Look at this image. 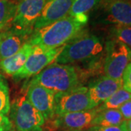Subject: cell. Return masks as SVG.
Listing matches in <instances>:
<instances>
[{
	"mask_svg": "<svg viewBox=\"0 0 131 131\" xmlns=\"http://www.w3.org/2000/svg\"><path fill=\"white\" fill-rule=\"evenodd\" d=\"M34 46L27 42L13 56L0 61V69L5 74L13 76L17 74L22 69L31 53Z\"/></svg>",
	"mask_w": 131,
	"mask_h": 131,
	"instance_id": "15",
	"label": "cell"
},
{
	"mask_svg": "<svg viewBox=\"0 0 131 131\" xmlns=\"http://www.w3.org/2000/svg\"><path fill=\"white\" fill-rule=\"evenodd\" d=\"M96 108L78 112L66 113L55 115L53 126L62 130H78L91 127V123L98 114Z\"/></svg>",
	"mask_w": 131,
	"mask_h": 131,
	"instance_id": "11",
	"label": "cell"
},
{
	"mask_svg": "<svg viewBox=\"0 0 131 131\" xmlns=\"http://www.w3.org/2000/svg\"><path fill=\"white\" fill-rule=\"evenodd\" d=\"M10 131H15V130H10Z\"/></svg>",
	"mask_w": 131,
	"mask_h": 131,
	"instance_id": "30",
	"label": "cell"
},
{
	"mask_svg": "<svg viewBox=\"0 0 131 131\" xmlns=\"http://www.w3.org/2000/svg\"><path fill=\"white\" fill-rule=\"evenodd\" d=\"M11 130H13V125L9 117L0 115V131H10Z\"/></svg>",
	"mask_w": 131,
	"mask_h": 131,
	"instance_id": "24",
	"label": "cell"
},
{
	"mask_svg": "<svg viewBox=\"0 0 131 131\" xmlns=\"http://www.w3.org/2000/svg\"><path fill=\"white\" fill-rule=\"evenodd\" d=\"M121 88L122 79L116 80L106 76L101 77L91 82L88 90L92 108L98 107Z\"/></svg>",
	"mask_w": 131,
	"mask_h": 131,
	"instance_id": "12",
	"label": "cell"
},
{
	"mask_svg": "<svg viewBox=\"0 0 131 131\" xmlns=\"http://www.w3.org/2000/svg\"><path fill=\"white\" fill-rule=\"evenodd\" d=\"M47 1V2H51V1H52V0H46Z\"/></svg>",
	"mask_w": 131,
	"mask_h": 131,
	"instance_id": "29",
	"label": "cell"
},
{
	"mask_svg": "<svg viewBox=\"0 0 131 131\" xmlns=\"http://www.w3.org/2000/svg\"><path fill=\"white\" fill-rule=\"evenodd\" d=\"M98 7V22L103 24L131 26V1L101 0Z\"/></svg>",
	"mask_w": 131,
	"mask_h": 131,
	"instance_id": "6",
	"label": "cell"
},
{
	"mask_svg": "<svg viewBox=\"0 0 131 131\" xmlns=\"http://www.w3.org/2000/svg\"><path fill=\"white\" fill-rule=\"evenodd\" d=\"M100 127L98 126H91L85 129H82V130H62V131H98Z\"/></svg>",
	"mask_w": 131,
	"mask_h": 131,
	"instance_id": "26",
	"label": "cell"
},
{
	"mask_svg": "<svg viewBox=\"0 0 131 131\" xmlns=\"http://www.w3.org/2000/svg\"><path fill=\"white\" fill-rule=\"evenodd\" d=\"M12 1H13V2H16V3H18V2L19 1H20V0H12Z\"/></svg>",
	"mask_w": 131,
	"mask_h": 131,
	"instance_id": "28",
	"label": "cell"
},
{
	"mask_svg": "<svg viewBox=\"0 0 131 131\" xmlns=\"http://www.w3.org/2000/svg\"><path fill=\"white\" fill-rule=\"evenodd\" d=\"M74 0H52L47 2L34 26V31L44 28L69 15Z\"/></svg>",
	"mask_w": 131,
	"mask_h": 131,
	"instance_id": "13",
	"label": "cell"
},
{
	"mask_svg": "<svg viewBox=\"0 0 131 131\" xmlns=\"http://www.w3.org/2000/svg\"><path fill=\"white\" fill-rule=\"evenodd\" d=\"M112 34L115 39L122 42L131 49V26H114L112 28Z\"/></svg>",
	"mask_w": 131,
	"mask_h": 131,
	"instance_id": "21",
	"label": "cell"
},
{
	"mask_svg": "<svg viewBox=\"0 0 131 131\" xmlns=\"http://www.w3.org/2000/svg\"><path fill=\"white\" fill-rule=\"evenodd\" d=\"M98 131H127L125 121L122 124L117 126H110V127H100Z\"/></svg>",
	"mask_w": 131,
	"mask_h": 131,
	"instance_id": "25",
	"label": "cell"
},
{
	"mask_svg": "<svg viewBox=\"0 0 131 131\" xmlns=\"http://www.w3.org/2000/svg\"><path fill=\"white\" fill-rule=\"evenodd\" d=\"M106 52L103 66L105 75L112 79H122L124 71L131 62V49L114 39L106 42Z\"/></svg>",
	"mask_w": 131,
	"mask_h": 131,
	"instance_id": "5",
	"label": "cell"
},
{
	"mask_svg": "<svg viewBox=\"0 0 131 131\" xmlns=\"http://www.w3.org/2000/svg\"><path fill=\"white\" fill-rule=\"evenodd\" d=\"M125 125L127 131H131V119L125 121Z\"/></svg>",
	"mask_w": 131,
	"mask_h": 131,
	"instance_id": "27",
	"label": "cell"
},
{
	"mask_svg": "<svg viewBox=\"0 0 131 131\" xmlns=\"http://www.w3.org/2000/svg\"><path fill=\"white\" fill-rule=\"evenodd\" d=\"M55 94L40 85L28 84L26 97L45 120H50L55 117Z\"/></svg>",
	"mask_w": 131,
	"mask_h": 131,
	"instance_id": "10",
	"label": "cell"
},
{
	"mask_svg": "<svg viewBox=\"0 0 131 131\" xmlns=\"http://www.w3.org/2000/svg\"><path fill=\"white\" fill-rule=\"evenodd\" d=\"M103 51L101 39L93 34L81 33L63 46L56 63L68 65L96 57Z\"/></svg>",
	"mask_w": 131,
	"mask_h": 131,
	"instance_id": "3",
	"label": "cell"
},
{
	"mask_svg": "<svg viewBox=\"0 0 131 131\" xmlns=\"http://www.w3.org/2000/svg\"><path fill=\"white\" fill-rule=\"evenodd\" d=\"M17 4L12 0H0V32L9 27L14 18Z\"/></svg>",
	"mask_w": 131,
	"mask_h": 131,
	"instance_id": "18",
	"label": "cell"
},
{
	"mask_svg": "<svg viewBox=\"0 0 131 131\" xmlns=\"http://www.w3.org/2000/svg\"><path fill=\"white\" fill-rule=\"evenodd\" d=\"M122 88L131 93V62L124 71L122 77Z\"/></svg>",
	"mask_w": 131,
	"mask_h": 131,
	"instance_id": "22",
	"label": "cell"
},
{
	"mask_svg": "<svg viewBox=\"0 0 131 131\" xmlns=\"http://www.w3.org/2000/svg\"><path fill=\"white\" fill-rule=\"evenodd\" d=\"M10 110V98L8 83L5 77L0 74V115H5Z\"/></svg>",
	"mask_w": 131,
	"mask_h": 131,
	"instance_id": "20",
	"label": "cell"
},
{
	"mask_svg": "<svg viewBox=\"0 0 131 131\" xmlns=\"http://www.w3.org/2000/svg\"><path fill=\"white\" fill-rule=\"evenodd\" d=\"M46 4V0H20L9 28L31 34Z\"/></svg>",
	"mask_w": 131,
	"mask_h": 131,
	"instance_id": "7",
	"label": "cell"
},
{
	"mask_svg": "<svg viewBox=\"0 0 131 131\" xmlns=\"http://www.w3.org/2000/svg\"><path fill=\"white\" fill-rule=\"evenodd\" d=\"M63 48V46L52 49L34 46L32 52L24 66L13 77L16 80H22L30 77H34L56 61Z\"/></svg>",
	"mask_w": 131,
	"mask_h": 131,
	"instance_id": "9",
	"label": "cell"
},
{
	"mask_svg": "<svg viewBox=\"0 0 131 131\" xmlns=\"http://www.w3.org/2000/svg\"><path fill=\"white\" fill-rule=\"evenodd\" d=\"M118 110L121 113L122 117L125 121L131 119V100L122 104L118 108Z\"/></svg>",
	"mask_w": 131,
	"mask_h": 131,
	"instance_id": "23",
	"label": "cell"
},
{
	"mask_svg": "<svg viewBox=\"0 0 131 131\" xmlns=\"http://www.w3.org/2000/svg\"><path fill=\"white\" fill-rule=\"evenodd\" d=\"M125 121L118 109H105L98 112L92 121L91 126H117L122 124Z\"/></svg>",
	"mask_w": 131,
	"mask_h": 131,
	"instance_id": "16",
	"label": "cell"
},
{
	"mask_svg": "<svg viewBox=\"0 0 131 131\" xmlns=\"http://www.w3.org/2000/svg\"><path fill=\"white\" fill-rule=\"evenodd\" d=\"M93 109L88 88L80 85L63 93L55 94V115Z\"/></svg>",
	"mask_w": 131,
	"mask_h": 131,
	"instance_id": "8",
	"label": "cell"
},
{
	"mask_svg": "<svg viewBox=\"0 0 131 131\" xmlns=\"http://www.w3.org/2000/svg\"><path fill=\"white\" fill-rule=\"evenodd\" d=\"M28 84H38L54 93H63L80 86V79L74 66L51 63L35 75Z\"/></svg>",
	"mask_w": 131,
	"mask_h": 131,
	"instance_id": "2",
	"label": "cell"
},
{
	"mask_svg": "<svg viewBox=\"0 0 131 131\" xmlns=\"http://www.w3.org/2000/svg\"><path fill=\"white\" fill-rule=\"evenodd\" d=\"M101 1V0H74L69 15L77 16L79 15H87L88 12L97 7Z\"/></svg>",
	"mask_w": 131,
	"mask_h": 131,
	"instance_id": "19",
	"label": "cell"
},
{
	"mask_svg": "<svg viewBox=\"0 0 131 131\" xmlns=\"http://www.w3.org/2000/svg\"><path fill=\"white\" fill-rule=\"evenodd\" d=\"M31 34L8 28L0 32V61L15 54L28 42Z\"/></svg>",
	"mask_w": 131,
	"mask_h": 131,
	"instance_id": "14",
	"label": "cell"
},
{
	"mask_svg": "<svg viewBox=\"0 0 131 131\" xmlns=\"http://www.w3.org/2000/svg\"><path fill=\"white\" fill-rule=\"evenodd\" d=\"M88 15H68L44 28L34 31L28 42L33 46L52 49L62 47L82 32Z\"/></svg>",
	"mask_w": 131,
	"mask_h": 131,
	"instance_id": "1",
	"label": "cell"
},
{
	"mask_svg": "<svg viewBox=\"0 0 131 131\" xmlns=\"http://www.w3.org/2000/svg\"><path fill=\"white\" fill-rule=\"evenodd\" d=\"M131 100V93L121 88L98 107V112L105 109H118L122 104Z\"/></svg>",
	"mask_w": 131,
	"mask_h": 131,
	"instance_id": "17",
	"label": "cell"
},
{
	"mask_svg": "<svg viewBox=\"0 0 131 131\" xmlns=\"http://www.w3.org/2000/svg\"><path fill=\"white\" fill-rule=\"evenodd\" d=\"M9 120L15 131H43L45 119L29 103L24 95L18 96L10 103Z\"/></svg>",
	"mask_w": 131,
	"mask_h": 131,
	"instance_id": "4",
	"label": "cell"
}]
</instances>
